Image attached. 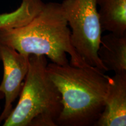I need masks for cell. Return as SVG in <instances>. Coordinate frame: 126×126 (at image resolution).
I'll return each mask as SVG.
<instances>
[{"label":"cell","instance_id":"obj_10","mask_svg":"<svg viewBox=\"0 0 126 126\" xmlns=\"http://www.w3.org/2000/svg\"><path fill=\"white\" fill-rule=\"evenodd\" d=\"M4 98V94H3V93L1 92V91H0V100H1V99H2Z\"/></svg>","mask_w":126,"mask_h":126},{"label":"cell","instance_id":"obj_5","mask_svg":"<svg viewBox=\"0 0 126 126\" xmlns=\"http://www.w3.org/2000/svg\"><path fill=\"white\" fill-rule=\"evenodd\" d=\"M29 56L19 53L13 47L0 43V60L4 67V75L0 84L5 105L0 115V124L4 122L11 113L13 103L19 95L29 70Z\"/></svg>","mask_w":126,"mask_h":126},{"label":"cell","instance_id":"obj_6","mask_svg":"<svg viewBox=\"0 0 126 126\" xmlns=\"http://www.w3.org/2000/svg\"><path fill=\"white\" fill-rule=\"evenodd\" d=\"M126 126V75L110 77L104 109L94 126Z\"/></svg>","mask_w":126,"mask_h":126},{"label":"cell","instance_id":"obj_9","mask_svg":"<svg viewBox=\"0 0 126 126\" xmlns=\"http://www.w3.org/2000/svg\"><path fill=\"white\" fill-rule=\"evenodd\" d=\"M44 3L42 0H22L15 11L0 14V29L24 26L40 11Z\"/></svg>","mask_w":126,"mask_h":126},{"label":"cell","instance_id":"obj_2","mask_svg":"<svg viewBox=\"0 0 126 126\" xmlns=\"http://www.w3.org/2000/svg\"><path fill=\"white\" fill-rule=\"evenodd\" d=\"M0 43L25 56H46L58 65L68 64V54L71 65H88L72 45L71 30L60 3H45L40 11L24 26L0 29Z\"/></svg>","mask_w":126,"mask_h":126},{"label":"cell","instance_id":"obj_8","mask_svg":"<svg viewBox=\"0 0 126 126\" xmlns=\"http://www.w3.org/2000/svg\"><path fill=\"white\" fill-rule=\"evenodd\" d=\"M102 31L126 34V0H96Z\"/></svg>","mask_w":126,"mask_h":126},{"label":"cell","instance_id":"obj_7","mask_svg":"<svg viewBox=\"0 0 126 126\" xmlns=\"http://www.w3.org/2000/svg\"><path fill=\"white\" fill-rule=\"evenodd\" d=\"M97 55L106 71L126 75V34L110 32L102 36Z\"/></svg>","mask_w":126,"mask_h":126},{"label":"cell","instance_id":"obj_4","mask_svg":"<svg viewBox=\"0 0 126 126\" xmlns=\"http://www.w3.org/2000/svg\"><path fill=\"white\" fill-rule=\"evenodd\" d=\"M61 4L77 54L87 65L106 71L97 55L102 30L96 0H64Z\"/></svg>","mask_w":126,"mask_h":126},{"label":"cell","instance_id":"obj_1","mask_svg":"<svg viewBox=\"0 0 126 126\" xmlns=\"http://www.w3.org/2000/svg\"><path fill=\"white\" fill-rule=\"evenodd\" d=\"M47 71L61 97L57 126H94L105 108L110 77L96 67L70 63L47 64Z\"/></svg>","mask_w":126,"mask_h":126},{"label":"cell","instance_id":"obj_3","mask_svg":"<svg viewBox=\"0 0 126 126\" xmlns=\"http://www.w3.org/2000/svg\"><path fill=\"white\" fill-rule=\"evenodd\" d=\"M45 56L31 55L18 104L3 126H57L61 94L47 71Z\"/></svg>","mask_w":126,"mask_h":126}]
</instances>
